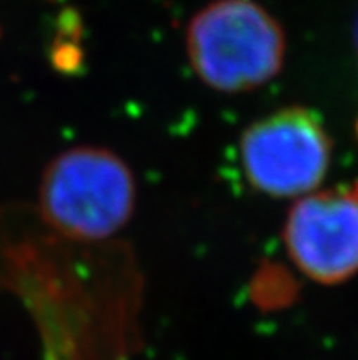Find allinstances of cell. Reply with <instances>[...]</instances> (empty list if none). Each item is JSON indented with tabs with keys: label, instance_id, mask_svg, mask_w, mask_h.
Listing matches in <instances>:
<instances>
[{
	"label": "cell",
	"instance_id": "1",
	"mask_svg": "<svg viewBox=\"0 0 358 360\" xmlns=\"http://www.w3.org/2000/svg\"><path fill=\"white\" fill-rule=\"evenodd\" d=\"M137 183L121 155L105 146L77 145L42 170L39 209L46 224L75 242H101L134 216Z\"/></svg>",
	"mask_w": 358,
	"mask_h": 360
},
{
	"label": "cell",
	"instance_id": "2",
	"mask_svg": "<svg viewBox=\"0 0 358 360\" xmlns=\"http://www.w3.org/2000/svg\"><path fill=\"white\" fill-rule=\"evenodd\" d=\"M186 57L205 86L241 94L265 86L286 60V33L256 0H212L191 18Z\"/></svg>",
	"mask_w": 358,
	"mask_h": 360
},
{
	"label": "cell",
	"instance_id": "3",
	"mask_svg": "<svg viewBox=\"0 0 358 360\" xmlns=\"http://www.w3.org/2000/svg\"><path fill=\"white\" fill-rule=\"evenodd\" d=\"M240 163L252 188L272 198H296L326 179L333 141L317 112L286 106L256 119L240 137Z\"/></svg>",
	"mask_w": 358,
	"mask_h": 360
},
{
	"label": "cell",
	"instance_id": "4",
	"mask_svg": "<svg viewBox=\"0 0 358 360\" xmlns=\"http://www.w3.org/2000/svg\"><path fill=\"white\" fill-rule=\"evenodd\" d=\"M290 262L322 285L358 274V181L313 191L293 203L281 231Z\"/></svg>",
	"mask_w": 358,
	"mask_h": 360
},
{
	"label": "cell",
	"instance_id": "5",
	"mask_svg": "<svg viewBox=\"0 0 358 360\" xmlns=\"http://www.w3.org/2000/svg\"><path fill=\"white\" fill-rule=\"evenodd\" d=\"M271 282L267 280L262 269L256 273L250 283V295H252L256 306L263 309H280L289 306L290 300L296 297V285L286 271L280 267H271Z\"/></svg>",
	"mask_w": 358,
	"mask_h": 360
},
{
	"label": "cell",
	"instance_id": "6",
	"mask_svg": "<svg viewBox=\"0 0 358 360\" xmlns=\"http://www.w3.org/2000/svg\"><path fill=\"white\" fill-rule=\"evenodd\" d=\"M354 42H357V51H358V18H357V26H354Z\"/></svg>",
	"mask_w": 358,
	"mask_h": 360
}]
</instances>
